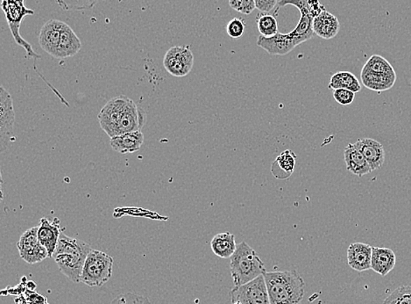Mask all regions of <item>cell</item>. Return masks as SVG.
<instances>
[{
	"label": "cell",
	"instance_id": "83f0119b",
	"mask_svg": "<svg viewBox=\"0 0 411 304\" xmlns=\"http://www.w3.org/2000/svg\"><path fill=\"white\" fill-rule=\"evenodd\" d=\"M99 0H57L58 5L66 11H82V10L91 9Z\"/></svg>",
	"mask_w": 411,
	"mask_h": 304
},
{
	"label": "cell",
	"instance_id": "5bb4252c",
	"mask_svg": "<svg viewBox=\"0 0 411 304\" xmlns=\"http://www.w3.org/2000/svg\"><path fill=\"white\" fill-rule=\"evenodd\" d=\"M363 154L372 171L381 168L385 161V151L383 145L372 138H361L354 144Z\"/></svg>",
	"mask_w": 411,
	"mask_h": 304
},
{
	"label": "cell",
	"instance_id": "d4e9b609",
	"mask_svg": "<svg viewBox=\"0 0 411 304\" xmlns=\"http://www.w3.org/2000/svg\"><path fill=\"white\" fill-rule=\"evenodd\" d=\"M259 32L264 37H272L279 32L278 23L274 15L261 13L257 19Z\"/></svg>",
	"mask_w": 411,
	"mask_h": 304
},
{
	"label": "cell",
	"instance_id": "52a82bcc",
	"mask_svg": "<svg viewBox=\"0 0 411 304\" xmlns=\"http://www.w3.org/2000/svg\"><path fill=\"white\" fill-rule=\"evenodd\" d=\"M130 98L125 95L117 96L110 99L99 113L100 127L112 138L117 136L120 120Z\"/></svg>",
	"mask_w": 411,
	"mask_h": 304
},
{
	"label": "cell",
	"instance_id": "f546056e",
	"mask_svg": "<svg viewBox=\"0 0 411 304\" xmlns=\"http://www.w3.org/2000/svg\"><path fill=\"white\" fill-rule=\"evenodd\" d=\"M246 29V23H245L243 19L233 18L228 22L226 30L228 36L233 39H238L243 36Z\"/></svg>",
	"mask_w": 411,
	"mask_h": 304
},
{
	"label": "cell",
	"instance_id": "7c38bea8",
	"mask_svg": "<svg viewBox=\"0 0 411 304\" xmlns=\"http://www.w3.org/2000/svg\"><path fill=\"white\" fill-rule=\"evenodd\" d=\"M64 22L59 20H50L45 23L39 34V44L41 48L55 57L57 54L59 41H60Z\"/></svg>",
	"mask_w": 411,
	"mask_h": 304
},
{
	"label": "cell",
	"instance_id": "8992f818",
	"mask_svg": "<svg viewBox=\"0 0 411 304\" xmlns=\"http://www.w3.org/2000/svg\"><path fill=\"white\" fill-rule=\"evenodd\" d=\"M229 296L231 304H271L264 275L247 284L235 286Z\"/></svg>",
	"mask_w": 411,
	"mask_h": 304
},
{
	"label": "cell",
	"instance_id": "f1b7e54d",
	"mask_svg": "<svg viewBox=\"0 0 411 304\" xmlns=\"http://www.w3.org/2000/svg\"><path fill=\"white\" fill-rule=\"evenodd\" d=\"M110 304H152L150 300L138 293L127 292L114 298Z\"/></svg>",
	"mask_w": 411,
	"mask_h": 304
},
{
	"label": "cell",
	"instance_id": "836d02e7",
	"mask_svg": "<svg viewBox=\"0 0 411 304\" xmlns=\"http://www.w3.org/2000/svg\"><path fill=\"white\" fill-rule=\"evenodd\" d=\"M30 295L27 297V300L29 304H48L47 299L44 296L39 295L34 291H30Z\"/></svg>",
	"mask_w": 411,
	"mask_h": 304
},
{
	"label": "cell",
	"instance_id": "30bf717a",
	"mask_svg": "<svg viewBox=\"0 0 411 304\" xmlns=\"http://www.w3.org/2000/svg\"><path fill=\"white\" fill-rule=\"evenodd\" d=\"M17 247L20 256L29 265L40 263V262L50 258L48 251L38 238V227H33L27 230L20 237Z\"/></svg>",
	"mask_w": 411,
	"mask_h": 304
},
{
	"label": "cell",
	"instance_id": "1f68e13d",
	"mask_svg": "<svg viewBox=\"0 0 411 304\" xmlns=\"http://www.w3.org/2000/svg\"><path fill=\"white\" fill-rule=\"evenodd\" d=\"M333 98L340 105H351L355 99V92L344 88L333 90Z\"/></svg>",
	"mask_w": 411,
	"mask_h": 304
},
{
	"label": "cell",
	"instance_id": "4316f807",
	"mask_svg": "<svg viewBox=\"0 0 411 304\" xmlns=\"http://www.w3.org/2000/svg\"><path fill=\"white\" fill-rule=\"evenodd\" d=\"M364 67L368 68L372 71L378 72V74H390V72H395L391 64L384 57L379 56V55H373L369 58L367 63L365 64Z\"/></svg>",
	"mask_w": 411,
	"mask_h": 304
},
{
	"label": "cell",
	"instance_id": "e575fe53",
	"mask_svg": "<svg viewBox=\"0 0 411 304\" xmlns=\"http://www.w3.org/2000/svg\"><path fill=\"white\" fill-rule=\"evenodd\" d=\"M310 10L313 13L314 17L320 15L321 13L326 10L324 6L320 4L319 0H308Z\"/></svg>",
	"mask_w": 411,
	"mask_h": 304
},
{
	"label": "cell",
	"instance_id": "d6986e66",
	"mask_svg": "<svg viewBox=\"0 0 411 304\" xmlns=\"http://www.w3.org/2000/svg\"><path fill=\"white\" fill-rule=\"evenodd\" d=\"M144 143V134L141 130L134 131L110 139V147L120 154L134 153L140 150Z\"/></svg>",
	"mask_w": 411,
	"mask_h": 304
},
{
	"label": "cell",
	"instance_id": "ac0fdd59",
	"mask_svg": "<svg viewBox=\"0 0 411 304\" xmlns=\"http://www.w3.org/2000/svg\"><path fill=\"white\" fill-rule=\"evenodd\" d=\"M312 27L317 36L324 40H331L340 32V23L336 16L324 10L314 18Z\"/></svg>",
	"mask_w": 411,
	"mask_h": 304
},
{
	"label": "cell",
	"instance_id": "484cf974",
	"mask_svg": "<svg viewBox=\"0 0 411 304\" xmlns=\"http://www.w3.org/2000/svg\"><path fill=\"white\" fill-rule=\"evenodd\" d=\"M382 304H411V286H401L394 290Z\"/></svg>",
	"mask_w": 411,
	"mask_h": 304
},
{
	"label": "cell",
	"instance_id": "6da1fadb",
	"mask_svg": "<svg viewBox=\"0 0 411 304\" xmlns=\"http://www.w3.org/2000/svg\"><path fill=\"white\" fill-rule=\"evenodd\" d=\"M92 250L91 245L85 242L62 233L53 258L62 274L72 282L78 283L81 282L82 268Z\"/></svg>",
	"mask_w": 411,
	"mask_h": 304
},
{
	"label": "cell",
	"instance_id": "ffe728a7",
	"mask_svg": "<svg viewBox=\"0 0 411 304\" xmlns=\"http://www.w3.org/2000/svg\"><path fill=\"white\" fill-rule=\"evenodd\" d=\"M344 158L345 167H347V171L352 174L362 177V176L373 172L363 154L358 150L354 144H349L347 147L345 148Z\"/></svg>",
	"mask_w": 411,
	"mask_h": 304
},
{
	"label": "cell",
	"instance_id": "d590c367",
	"mask_svg": "<svg viewBox=\"0 0 411 304\" xmlns=\"http://www.w3.org/2000/svg\"><path fill=\"white\" fill-rule=\"evenodd\" d=\"M27 290H30V291H34V289H36V283H34V282H27Z\"/></svg>",
	"mask_w": 411,
	"mask_h": 304
},
{
	"label": "cell",
	"instance_id": "e0dca14e",
	"mask_svg": "<svg viewBox=\"0 0 411 304\" xmlns=\"http://www.w3.org/2000/svg\"><path fill=\"white\" fill-rule=\"evenodd\" d=\"M81 48L80 39H79L73 29L67 23H64L55 58L62 60L74 57L80 51Z\"/></svg>",
	"mask_w": 411,
	"mask_h": 304
},
{
	"label": "cell",
	"instance_id": "9c48e42d",
	"mask_svg": "<svg viewBox=\"0 0 411 304\" xmlns=\"http://www.w3.org/2000/svg\"><path fill=\"white\" fill-rule=\"evenodd\" d=\"M15 111L11 95L1 86L0 88V151L4 152L11 143Z\"/></svg>",
	"mask_w": 411,
	"mask_h": 304
},
{
	"label": "cell",
	"instance_id": "4fadbf2b",
	"mask_svg": "<svg viewBox=\"0 0 411 304\" xmlns=\"http://www.w3.org/2000/svg\"><path fill=\"white\" fill-rule=\"evenodd\" d=\"M61 234L60 221L57 219L50 221L44 217L41 219L40 226H38V238L40 243L47 249L50 258L54 256Z\"/></svg>",
	"mask_w": 411,
	"mask_h": 304
},
{
	"label": "cell",
	"instance_id": "d6a6232c",
	"mask_svg": "<svg viewBox=\"0 0 411 304\" xmlns=\"http://www.w3.org/2000/svg\"><path fill=\"white\" fill-rule=\"evenodd\" d=\"M255 6L261 13H269L277 6V0H254Z\"/></svg>",
	"mask_w": 411,
	"mask_h": 304
},
{
	"label": "cell",
	"instance_id": "ba28073f",
	"mask_svg": "<svg viewBox=\"0 0 411 304\" xmlns=\"http://www.w3.org/2000/svg\"><path fill=\"white\" fill-rule=\"evenodd\" d=\"M164 65L165 70L174 77H185L192 70L194 56L189 46H174L166 53Z\"/></svg>",
	"mask_w": 411,
	"mask_h": 304
},
{
	"label": "cell",
	"instance_id": "7a4b0ae2",
	"mask_svg": "<svg viewBox=\"0 0 411 304\" xmlns=\"http://www.w3.org/2000/svg\"><path fill=\"white\" fill-rule=\"evenodd\" d=\"M271 304H299L305 282L296 270L266 272L264 275Z\"/></svg>",
	"mask_w": 411,
	"mask_h": 304
},
{
	"label": "cell",
	"instance_id": "603a6c76",
	"mask_svg": "<svg viewBox=\"0 0 411 304\" xmlns=\"http://www.w3.org/2000/svg\"><path fill=\"white\" fill-rule=\"evenodd\" d=\"M210 248L217 257L221 258H231L237 248L234 235L230 233L215 235L210 242Z\"/></svg>",
	"mask_w": 411,
	"mask_h": 304
},
{
	"label": "cell",
	"instance_id": "cb8c5ba5",
	"mask_svg": "<svg viewBox=\"0 0 411 304\" xmlns=\"http://www.w3.org/2000/svg\"><path fill=\"white\" fill-rule=\"evenodd\" d=\"M328 88L336 90L348 89L355 93L361 92V85L359 79L350 71H338L331 76Z\"/></svg>",
	"mask_w": 411,
	"mask_h": 304
},
{
	"label": "cell",
	"instance_id": "9a60e30c",
	"mask_svg": "<svg viewBox=\"0 0 411 304\" xmlns=\"http://www.w3.org/2000/svg\"><path fill=\"white\" fill-rule=\"evenodd\" d=\"M373 247L368 244L354 243L347 249L349 267L357 272L371 269Z\"/></svg>",
	"mask_w": 411,
	"mask_h": 304
},
{
	"label": "cell",
	"instance_id": "3957f363",
	"mask_svg": "<svg viewBox=\"0 0 411 304\" xmlns=\"http://www.w3.org/2000/svg\"><path fill=\"white\" fill-rule=\"evenodd\" d=\"M230 258V270L234 286L247 284L267 272L264 262L246 242L237 245L236 251Z\"/></svg>",
	"mask_w": 411,
	"mask_h": 304
},
{
	"label": "cell",
	"instance_id": "277c9868",
	"mask_svg": "<svg viewBox=\"0 0 411 304\" xmlns=\"http://www.w3.org/2000/svg\"><path fill=\"white\" fill-rule=\"evenodd\" d=\"M113 258L102 251L92 250L85 262L81 282L99 288L106 284L113 275Z\"/></svg>",
	"mask_w": 411,
	"mask_h": 304
},
{
	"label": "cell",
	"instance_id": "2e32d148",
	"mask_svg": "<svg viewBox=\"0 0 411 304\" xmlns=\"http://www.w3.org/2000/svg\"><path fill=\"white\" fill-rule=\"evenodd\" d=\"M361 78L362 84L366 88L375 92L388 91L395 85L397 76L395 72L390 74H378V72L368 70L363 67L361 70Z\"/></svg>",
	"mask_w": 411,
	"mask_h": 304
},
{
	"label": "cell",
	"instance_id": "5b68a950",
	"mask_svg": "<svg viewBox=\"0 0 411 304\" xmlns=\"http://www.w3.org/2000/svg\"><path fill=\"white\" fill-rule=\"evenodd\" d=\"M1 8L5 13L9 29L11 30L13 39H15L16 43L25 48L27 56L29 57H33L34 60L41 58L39 55L34 53L32 45L27 43L20 36V29L24 18L27 15H34L32 9L26 8L25 0H2Z\"/></svg>",
	"mask_w": 411,
	"mask_h": 304
},
{
	"label": "cell",
	"instance_id": "8fae6325",
	"mask_svg": "<svg viewBox=\"0 0 411 304\" xmlns=\"http://www.w3.org/2000/svg\"><path fill=\"white\" fill-rule=\"evenodd\" d=\"M302 43H303V41L301 39L291 36L290 33L282 34L280 32L272 37L260 36L258 37L257 41L258 46L264 48L272 56H276V55L285 56V55L289 53L294 48Z\"/></svg>",
	"mask_w": 411,
	"mask_h": 304
},
{
	"label": "cell",
	"instance_id": "7402d4cb",
	"mask_svg": "<svg viewBox=\"0 0 411 304\" xmlns=\"http://www.w3.org/2000/svg\"><path fill=\"white\" fill-rule=\"evenodd\" d=\"M296 162V154L291 150L282 152L273 162L271 172L276 179H287L295 170Z\"/></svg>",
	"mask_w": 411,
	"mask_h": 304
},
{
	"label": "cell",
	"instance_id": "4dcf8cb0",
	"mask_svg": "<svg viewBox=\"0 0 411 304\" xmlns=\"http://www.w3.org/2000/svg\"><path fill=\"white\" fill-rule=\"evenodd\" d=\"M231 8L243 15H251L257 9L254 0H229Z\"/></svg>",
	"mask_w": 411,
	"mask_h": 304
},
{
	"label": "cell",
	"instance_id": "44dd1931",
	"mask_svg": "<svg viewBox=\"0 0 411 304\" xmlns=\"http://www.w3.org/2000/svg\"><path fill=\"white\" fill-rule=\"evenodd\" d=\"M396 257L395 252L389 248L373 247L371 269L376 274L386 276L395 268Z\"/></svg>",
	"mask_w": 411,
	"mask_h": 304
}]
</instances>
